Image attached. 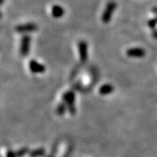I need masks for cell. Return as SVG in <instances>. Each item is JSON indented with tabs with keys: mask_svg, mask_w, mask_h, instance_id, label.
Returning a JSON list of instances; mask_svg holds the SVG:
<instances>
[{
	"mask_svg": "<svg viewBox=\"0 0 157 157\" xmlns=\"http://www.w3.org/2000/svg\"><path fill=\"white\" fill-rule=\"evenodd\" d=\"M75 99V95L73 91H67L63 95V100L64 103H66L68 112L71 115H75V112H76L74 105Z\"/></svg>",
	"mask_w": 157,
	"mask_h": 157,
	"instance_id": "obj_1",
	"label": "cell"
},
{
	"mask_svg": "<svg viewBox=\"0 0 157 157\" xmlns=\"http://www.w3.org/2000/svg\"><path fill=\"white\" fill-rule=\"evenodd\" d=\"M116 6H117V4L114 1H110L108 2V4L105 7V10L102 14L101 20L103 23H108L111 21L114 11L116 9Z\"/></svg>",
	"mask_w": 157,
	"mask_h": 157,
	"instance_id": "obj_2",
	"label": "cell"
},
{
	"mask_svg": "<svg viewBox=\"0 0 157 157\" xmlns=\"http://www.w3.org/2000/svg\"><path fill=\"white\" fill-rule=\"evenodd\" d=\"M30 44H31V37L28 35H24L21 40V56H24V57L28 56L30 51Z\"/></svg>",
	"mask_w": 157,
	"mask_h": 157,
	"instance_id": "obj_3",
	"label": "cell"
},
{
	"mask_svg": "<svg viewBox=\"0 0 157 157\" xmlns=\"http://www.w3.org/2000/svg\"><path fill=\"white\" fill-rule=\"evenodd\" d=\"M126 55L131 58H143L146 56V52L144 49L140 48H130L127 50Z\"/></svg>",
	"mask_w": 157,
	"mask_h": 157,
	"instance_id": "obj_4",
	"label": "cell"
},
{
	"mask_svg": "<svg viewBox=\"0 0 157 157\" xmlns=\"http://www.w3.org/2000/svg\"><path fill=\"white\" fill-rule=\"evenodd\" d=\"M38 30L37 25L35 23H26V24L18 25L15 27V31L19 33H25V32H31Z\"/></svg>",
	"mask_w": 157,
	"mask_h": 157,
	"instance_id": "obj_5",
	"label": "cell"
},
{
	"mask_svg": "<svg viewBox=\"0 0 157 157\" xmlns=\"http://www.w3.org/2000/svg\"><path fill=\"white\" fill-rule=\"evenodd\" d=\"M78 48L81 62L84 63L87 59V44L83 40H81L78 42Z\"/></svg>",
	"mask_w": 157,
	"mask_h": 157,
	"instance_id": "obj_6",
	"label": "cell"
},
{
	"mask_svg": "<svg viewBox=\"0 0 157 157\" xmlns=\"http://www.w3.org/2000/svg\"><path fill=\"white\" fill-rule=\"evenodd\" d=\"M29 68L31 72L34 74H38V73H44L46 71V67L44 65L38 63L36 60L31 59L29 62Z\"/></svg>",
	"mask_w": 157,
	"mask_h": 157,
	"instance_id": "obj_7",
	"label": "cell"
},
{
	"mask_svg": "<svg viewBox=\"0 0 157 157\" xmlns=\"http://www.w3.org/2000/svg\"><path fill=\"white\" fill-rule=\"evenodd\" d=\"M64 13H65V10L63 8L62 6H59V5H54L52 6V16L56 18V19H59V18H61V17L63 16Z\"/></svg>",
	"mask_w": 157,
	"mask_h": 157,
	"instance_id": "obj_8",
	"label": "cell"
},
{
	"mask_svg": "<svg viewBox=\"0 0 157 157\" xmlns=\"http://www.w3.org/2000/svg\"><path fill=\"white\" fill-rule=\"evenodd\" d=\"M114 91V87L111 83H105V84L102 85L101 87H99V92L100 95H109Z\"/></svg>",
	"mask_w": 157,
	"mask_h": 157,
	"instance_id": "obj_9",
	"label": "cell"
},
{
	"mask_svg": "<svg viewBox=\"0 0 157 157\" xmlns=\"http://www.w3.org/2000/svg\"><path fill=\"white\" fill-rule=\"evenodd\" d=\"M67 109V107L66 103L63 102V103H60L58 105V107L56 108V114L59 115V116H63L66 112V110Z\"/></svg>",
	"mask_w": 157,
	"mask_h": 157,
	"instance_id": "obj_10",
	"label": "cell"
},
{
	"mask_svg": "<svg viewBox=\"0 0 157 157\" xmlns=\"http://www.w3.org/2000/svg\"><path fill=\"white\" fill-rule=\"evenodd\" d=\"M45 152L44 148H39V149H36L35 151H31V157H37V156H40V155H43Z\"/></svg>",
	"mask_w": 157,
	"mask_h": 157,
	"instance_id": "obj_11",
	"label": "cell"
},
{
	"mask_svg": "<svg viewBox=\"0 0 157 157\" xmlns=\"http://www.w3.org/2000/svg\"><path fill=\"white\" fill-rule=\"evenodd\" d=\"M157 24V18H155V19H151L148 21V23H147V25H148V27L151 29H153L154 27L156 26Z\"/></svg>",
	"mask_w": 157,
	"mask_h": 157,
	"instance_id": "obj_12",
	"label": "cell"
},
{
	"mask_svg": "<svg viewBox=\"0 0 157 157\" xmlns=\"http://www.w3.org/2000/svg\"><path fill=\"white\" fill-rule=\"evenodd\" d=\"M27 151H28V148H27V147H23V148L20 149V150L16 153V156H22V155H23L24 154H26Z\"/></svg>",
	"mask_w": 157,
	"mask_h": 157,
	"instance_id": "obj_13",
	"label": "cell"
},
{
	"mask_svg": "<svg viewBox=\"0 0 157 157\" xmlns=\"http://www.w3.org/2000/svg\"><path fill=\"white\" fill-rule=\"evenodd\" d=\"M16 156V153L12 151H9L6 154V157H15Z\"/></svg>",
	"mask_w": 157,
	"mask_h": 157,
	"instance_id": "obj_14",
	"label": "cell"
},
{
	"mask_svg": "<svg viewBox=\"0 0 157 157\" xmlns=\"http://www.w3.org/2000/svg\"><path fill=\"white\" fill-rule=\"evenodd\" d=\"M156 18H157V17H156Z\"/></svg>",
	"mask_w": 157,
	"mask_h": 157,
	"instance_id": "obj_15",
	"label": "cell"
}]
</instances>
